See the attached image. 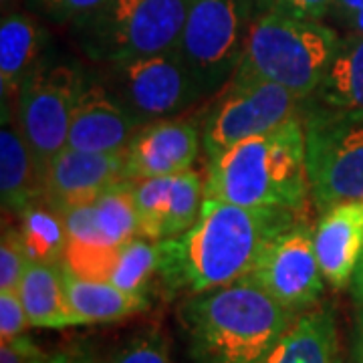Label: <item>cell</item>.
I'll use <instances>...</instances> for the list:
<instances>
[{
	"instance_id": "5bb4252c",
	"label": "cell",
	"mask_w": 363,
	"mask_h": 363,
	"mask_svg": "<svg viewBox=\"0 0 363 363\" xmlns=\"http://www.w3.org/2000/svg\"><path fill=\"white\" fill-rule=\"evenodd\" d=\"M142 123L119 101L105 81L85 77L67 145L99 154H123Z\"/></svg>"
},
{
	"instance_id": "1f68e13d",
	"label": "cell",
	"mask_w": 363,
	"mask_h": 363,
	"mask_svg": "<svg viewBox=\"0 0 363 363\" xmlns=\"http://www.w3.org/2000/svg\"><path fill=\"white\" fill-rule=\"evenodd\" d=\"M40 353L43 351L39 350V345L28 335H18L0 343V363H30Z\"/></svg>"
},
{
	"instance_id": "30bf717a",
	"label": "cell",
	"mask_w": 363,
	"mask_h": 363,
	"mask_svg": "<svg viewBox=\"0 0 363 363\" xmlns=\"http://www.w3.org/2000/svg\"><path fill=\"white\" fill-rule=\"evenodd\" d=\"M105 67V83L142 125L180 116L190 105L204 99L178 49Z\"/></svg>"
},
{
	"instance_id": "d6986e66",
	"label": "cell",
	"mask_w": 363,
	"mask_h": 363,
	"mask_svg": "<svg viewBox=\"0 0 363 363\" xmlns=\"http://www.w3.org/2000/svg\"><path fill=\"white\" fill-rule=\"evenodd\" d=\"M65 295L75 325L111 323L131 315L145 311L150 307L147 295H135L119 289L109 281L85 279L65 264Z\"/></svg>"
},
{
	"instance_id": "603a6c76",
	"label": "cell",
	"mask_w": 363,
	"mask_h": 363,
	"mask_svg": "<svg viewBox=\"0 0 363 363\" xmlns=\"http://www.w3.org/2000/svg\"><path fill=\"white\" fill-rule=\"evenodd\" d=\"M30 262H61L67 250L63 216L43 200L16 214Z\"/></svg>"
},
{
	"instance_id": "7a4b0ae2",
	"label": "cell",
	"mask_w": 363,
	"mask_h": 363,
	"mask_svg": "<svg viewBox=\"0 0 363 363\" xmlns=\"http://www.w3.org/2000/svg\"><path fill=\"white\" fill-rule=\"evenodd\" d=\"M178 315L194 363H260L298 313L245 277L188 295Z\"/></svg>"
},
{
	"instance_id": "8d00e7d4",
	"label": "cell",
	"mask_w": 363,
	"mask_h": 363,
	"mask_svg": "<svg viewBox=\"0 0 363 363\" xmlns=\"http://www.w3.org/2000/svg\"><path fill=\"white\" fill-rule=\"evenodd\" d=\"M343 25L347 26L350 30H353V33H362L363 35V6L357 9L355 13H351L350 16H345L343 18Z\"/></svg>"
},
{
	"instance_id": "5b68a950",
	"label": "cell",
	"mask_w": 363,
	"mask_h": 363,
	"mask_svg": "<svg viewBox=\"0 0 363 363\" xmlns=\"http://www.w3.org/2000/svg\"><path fill=\"white\" fill-rule=\"evenodd\" d=\"M190 2L105 0L97 11L73 26L85 55L109 65L178 49Z\"/></svg>"
},
{
	"instance_id": "836d02e7",
	"label": "cell",
	"mask_w": 363,
	"mask_h": 363,
	"mask_svg": "<svg viewBox=\"0 0 363 363\" xmlns=\"http://www.w3.org/2000/svg\"><path fill=\"white\" fill-rule=\"evenodd\" d=\"M353 363H363V309L357 313L353 335Z\"/></svg>"
},
{
	"instance_id": "7402d4cb",
	"label": "cell",
	"mask_w": 363,
	"mask_h": 363,
	"mask_svg": "<svg viewBox=\"0 0 363 363\" xmlns=\"http://www.w3.org/2000/svg\"><path fill=\"white\" fill-rule=\"evenodd\" d=\"M30 327L65 329L75 327L65 295V269L61 262H30L18 285Z\"/></svg>"
},
{
	"instance_id": "f35d334b",
	"label": "cell",
	"mask_w": 363,
	"mask_h": 363,
	"mask_svg": "<svg viewBox=\"0 0 363 363\" xmlns=\"http://www.w3.org/2000/svg\"><path fill=\"white\" fill-rule=\"evenodd\" d=\"M0 2H2V9L6 11L9 6H14V2H16V0H0Z\"/></svg>"
},
{
	"instance_id": "d4e9b609",
	"label": "cell",
	"mask_w": 363,
	"mask_h": 363,
	"mask_svg": "<svg viewBox=\"0 0 363 363\" xmlns=\"http://www.w3.org/2000/svg\"><path fill=\"white\" fill-rule=\"evenodd\" d=\"M97 224L109 247H121L138 233V210L133 202V182L123 180L107 188L95 202Z\"/></svg>"
},
{
	"instance_id": "4dcf8cb0",
	"label": "cell",
	"mask_w": 363,
	"mask_h": 363,
	"mask_svg": "<svg viewBox=\"0 0 363 363\" xmlns=\"http://www.w3.org/2000/svg\"><path fill=\"white\" fill-rule=\"evenodd\" d=\"M333 6L335 0H264L260 11H274L305 21H323L327 14L333 13Z\"/></svg>"
},
{
	"instance_id": "4316f807",
	"label": "cell",
	"mask_w": 363,
	"mask_h": 363,
	"mask_svg": "<svg viewBox=\"0 0 363 363\" xmlns=\"http://www.w3.org/2000/svg\"><path fill=\"white\" fill-rule=\"evenodd\" d=\"M63 216L67 230V247L81 248H116L109 247L104 234L97 224V214L95 206L83 204V206L69 208L65 212H59Z\"/></svg>"
},
{
	"instance_id": "d6a6232c",
	"label": "cell",
	"mask_w": 363,
	"mask_h": 363,
	"mask_svg": "<svg viewBox=\"0 0 363 363\" xmlns=\"http://www.w3.org/2000/svg\"><path fill=\"white\" fill-rule=\"evenodd\" d=\"M30 363H99L97 357L91 353L87 347L81 345H71L67 350L52 351V353H40L37 359H33Z\"/></svg>"
},
{
	"instance_id": "2e32d148",
	"label": "cell",
	"mask_w": 363,
	"mask_h": 363,
	"mask_svg": "<svg viewBox=\"0 0 363 363\" xmlns=\"http://www.w3.org/2000/svg\"><path fill=\"white\" fill-rule=\"evenodd\" d=\"M315 252L327 285H350L363 257V200L337 202L321 212L315 226Z\"/></svg>"
},
{
	"instance_id": "8992f818",
	"label": "cell",
	"mask_w": 363,
	"mask_h": 363,
	"mask_svg": "<svg viewBox=\"0 0 363 363\" xmlns=\"http://www.w3.org/2000/svg\"><path fill=\"white\" fill-rule=\"evenodd\" d=\"M311 200L325 212L337 202L363 200V113L303 107Z\"/></svg>"
},
{
	"instance_id": "e0dca14e",
	"label": "cell",
	"mask_w": 363,
	"mask_h": 363,
	"mask_svg": "<svg viewBox=\"0 0 363 363\" xmlns=\"http://www.w3.org/2000/svg\"><path fill=\"white\" fill-rule=\"evenodd\" d=\"M45 28L25 13H4L0 25V97L2 111H14L26 75L40 63Z\"/></svg>"
},
{
	"instance_id": "8fae6325",
	"label": "cell",
	"mask_w": 363,
	"mask_h": 363,
	"mask_svg": "<svg viewBox=\"0 0 363 363\" xmlns=\"http://www.w3.org/2000/svg\"><path fill=\"white\" fill-rule=\"evenodd\" d=\"M247 279L291 311L313 309L325 289L315 252V228L301 218L293 222L262 250Z\"/></svg>"
},
{
	"instance_id": "4fadbf2b",
	"label": "cell",
	"mask_w": 363,
	"mask_h": 363,
	"mask_svg": "<svg viewBox=\"0 0 363 363\" xmlns=\"http://www.w3.org/2000/svg\"><path fill=\"white\" fill-rule=\"evenodd\" d=\"M125 180L123 154L69 147L52 157L40 178V198L57 212L95 202L107 188Z\"/></svg>"
},
{
	"instance_id": "cb8c5ba5",
	"label": "cell",
	"mask_w": 363,
	"mask_h": 363,
	"mask_svg": "<svg viewBox=\"0 0 363 363\" xmlns=\"http://www.w3.org/2000/svg\"><path fill=\"white\" fill-rule=\"evenodd\" d=\"M154 277H160V242L145 236H135L117 248L109 283L119 289L147 295Z\"/></svg>"
},
{
	"instance_id": "f546056e",
	"label": "cell",
	"mask_w": 363,
	"mask_h": 363,
	"mask_svg": "<svg viewBox=\"0 0 363 363\" xmlns=\"http://www.w3.org/2000/svg\"><path fill=\"white\" fill-rule=\"evenodd\" d=\"M30 327L18 291H0V343L25 335Z\"/></svg>"
},
{
	"instance_id": "7c38bea8",
	"label": "cell",
	"mask_w": 363,
	"mask_h": 363,
	"mask_svg": "<svg viewBox=\"0 0 363 363\" xmlns=\"http://www.w3.org/2000/svg\"><path fill=\"white\" fill-rule=\"evenodd\" d=\"M138 233L168 240L192 228L204 204V180L196 169L133 182Z\"/></svg>"
},
{
	"instance_id": "f1b7e54d",
	"label": "cell",
	"mask_w": 363,
	"mask_h": 363,
	"mask_svg": "<svg viewBox=\"0 0 363 363\" xmlns=\"http://www.w3.org/2000/svg\"><path fill=\"white\" fill-rule=\"evenodd\" d=\"M105 0H26L28 9L57 25H75L97 11Z\"/></svg>"
},
{
	"instance_id": "74e56055",
	"label": "cell",
	"mask_w": 363,
	"mask_h": 363,
	"mask_svg": "<svg viewBox=\"0 0 363 363\" xmlns=\"http://www.w3.org/2000/svg\"><path fill=\"white\" fill-rule=\"evenodd\" d=\"M248 2L255 6V13H257V11H260V6H262V2H264V0H248Z\"/></svg>"
},
{
	"instance_id": "3957f363",
	"label": "cell",
	"mask_w": 363,
	"mask_h": 363,
	"mask_svg": "<svg viewBox=\"0 0 363 363\" xmlns=\"http://www.w3.org/2000/svg\"><path fill=\"white\" fill-rule=\"evenodd\" d=\"M204 198L301 212L311 198L303 119H289L208 157Z\"/></svg>"
},
{
	"instance_id": "484cf974",
	"label": "cell",
	"mask_w": 363,
	"mask_h": 363,
	"mask_svg": "<svg viewBox=\"0 0 363 363\" xmlns=\"http://www.w3.org/2000/svg\"><path fill=\"white\" fill-rule=\"evenodd\" d=\"M30 264L18 226H2L0 238V291H18Z\"/></svg>"
},
{
	"instance_id": "d590c367",
	"label": "cell",
	"mask_w": 363,
	"mask_h": 363,
	"mask_svg": "<svg viewBox=\"0 0 363 363\" xmlns=\"http://www.w3.org/2000/svg\"><path fill=\"white\" fill-rule=\"evenodd\" d=\"M351 285H353V295H355V301H357V303L363 307V257L362 260H359V264H357V271H355V274H353Z\"/></svg>"
},
{
	"instance_id": "9a60e30c",
	"label": "cell",
	"mask_w": 363,
	"mask_h": 363,
	"mask_svg": "<svg viewBox=\"0 0 363 363\" xmlns=\"http://www.w3.org/2000/svg\"><path fill=\"white\" fill-rule=\"evenodd\" d=\"M202 150V133L188 119L143 123L123 152L125 180L138 182L192 169Z\"/></svg>"
},
{
	"instance_id": "277c9868",
	"label": "cell",
	"mask_w": 363,
	"mask_h": 363,
	"mask_svg": "<svg viewBox=\"0 0 363 363\" xmlns=\"http://www.w3.org/2000/svg\"><path fill=\"white\" fill-rule=\"evenodd\" d=\"M339 39L323 21L259 11L250 21L236 69L269 79L305 101L323 81Z\"/></svg>"
},
{
	"instance_id": "83f0119b",
	"label": "cell",
	"mask_w": 363,
	"mask_h": 363,
	"mask_svg": "<svg viewBox=\"0 0 363 363\" xmlns=\"http://www.w3.org/2000/svg\"><path fill=\"white\" fill-rule=\"evenodd\" d=\"M107 363H174L169 357L168 341L160 329H147L131 337Z\"/></svg>"
},
{
	"instance_id": "ba28073f",
	"label": "cell",
	"mask_w": 363,
	"mask_h": 363,
	"mask_svg": "<svg viewBox=\"0 0 363 363\" xmlns=\"http://www.w3.org/2000/svg\"><path fill=\"white\" fill-rule=\"evenodd\" d=\"M216 95L202 128V147L208 157L303 113V101L291 91L242 69H236Z\"/></svg>"
},
{
	"instance_id": "ffe728a7",
	"label": "cell",
	"mask_w": 363,
	"mask_h": 363,
	"mask_svg": "<svg viewBox=\"0 0 363 363\" xmlns=\"http://www.w3.org/2000/svg\"><path fill=\"white\" fill-rule=\"evenodd\" d=\"M303 107H323L335 111L363 113V35L353 33L341 37L331 65L319 87Z\"/></svg>"
},
{
	"instance_id": "52a82bcc",
	"label": "cell",
	"mask_w": 363,
	"mask_h": 363,
	"mask_svg": "<svg viewBox=\"0 0 363 363\" xmlns=\"http://www.w3.org/2000/svg\"><path fill=\"white\" fill-rule=\"evenodd\" d=\"M255 6L248 0H192L178 51L202 97L216 95L240 63Z\"/></svg>"
},
{
	"instance_id": "6da1fadb",
	"label": "cell",
	"mask_w": 363,
	"mask_h": 363,
	"mask_svg": "<svg viewBox=\"0 0 363 363\" xmlns=\"http://www.w3.org/2000/svg\"><path fill=\"white\" fill-rule=\"evenodd\" d=\"M298 220L286 208L208 200L192 228L160 240V279L168 293L198 295L245 279L272 238Z\"/></svg>"
},
{
	"instance_id": "ac0fdd59",
	"label": "cell",
	"mask_w": 363,
	"mask_h": 363,
	"mask_svg": "<svg viewBox=\"0 0 363 363\" xmlns=\"http://www.w3.org/2000/svg\"><path fill=\"white\" fill-rule=\"evenodd\" d=\"M260 363H343L331 309L313 307L298 313Z\"/></svg>"
},
{
	"instance_id": "9c48e42d",
	"label": "cell",
	"mask_w": 363,
	"mask_h": 363,
	"mask_svg": "<svg viewBox=\"0 0 363 363\" xmlns=\"http://www.w3.org/2000/svg\"><path fill=\"white\" fill-rule=\"evenodd\" d=\"M85 73L63 61L40 59L23 81L14 117L28 143L40 178L49 162L67 147L73 109Z\"/></svg>"
},
{
	"instance_id": "44dd1931",
	"label": "cell",
	"mask_w": 363,
	"mask_h": 363,
	"mask_svg": "<svg viewBox=\"0 0 363 363\" xmlns=\"http://www.w3.org/2000/svg\"><path fill=\"white\" fill-rule=\"evenodd\" d=\"M0 198L14 214L43 200L39 169L14 116L0 130Z\"/></svg>"
},
{
	"instance_id": "e575fe53",
	"label": "cell",
	"mask_w": 363,
	"mask_h": 363,
	"mask_svg": "<svg viewBox=\"0 0 363 363\" xmlns=\"http://www.w3.org/2000/svg\"><path fill=\"white\" fill-rule=\"evenodd\" d=\"M363 0H335L333 13L337 14L339 18L343 21L345 16H350L351 13H355L357 9H362Z\"/></svg>"
}]
</instances>
